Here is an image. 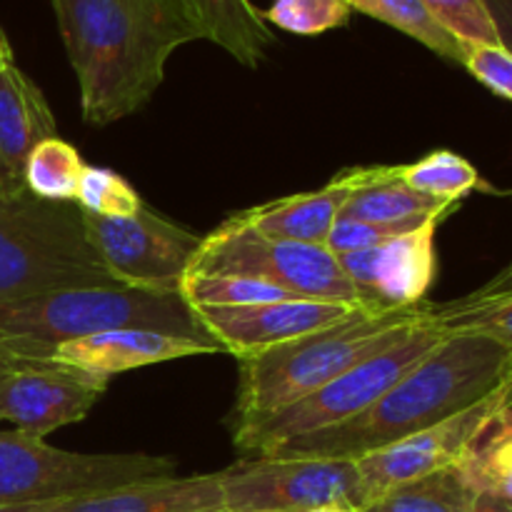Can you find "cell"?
I'll return each instance as SVG.
<instances>
[{"instance_id":"4316f807","label":"cell","mask_w":512,"mask_h":512,"mask_svg":"<svg viewBox=\"0 0 512 512\" xmlns=\"http://www.w3.org/2000/svg\"><path fill=\"white\" fill-rule=\"evenodd\" d=\"M180 295L193 310L198 308H238V305L275 303L298 295L263 280L240 275H188L180 285Z\"/></svg>"},{"instance_id":"7402d4cb","label":"cell","mask_w":512,"mask_h":512,"mask_svg":"<svg viewBox=\"0 0 512 512\" xmlns=\"http://www.w3.org/2000/svg\"><path fill=\"white\" fill-rule=\"evenodd\" d=\"M460 465L478 493L512 500V405L490 418Z\"/></svg>"},{"instance_id":"5bb4252c","label":"cell","mask_w":512,"mask_h":512,"mask_svg":"<svg viewBox=\"0 0 512 512\" xmlns=\"http://www.w3.org/2000/svg\"><path fill=\"white\" fill-rule=\"evenodd\" d=\"M355 313H360L355 305L313 298L195 310L205 330L223 345L225 353H233L238 360L253 358L303 335L333 328Z\"/></svg>"},{"instance_id":"4dcf8cb0","label":"cell","mask_w":512,"mask_h":512,"mask_svg":"<svg viewBox=\"0 0 512 512\" xmlns=\"http://www.w3.org/2000/svg\"><path fill=\"white\" fill-rule=\"evenodd\" d=\"M443 215V213H438ZM433 218V215H428ZM428 218H408L395 220V223H375V220H358V218H338L333 230L328 235L325 248L333 255L355 253V250L378 248V245L390 243V240L400 238V235L410 233V230L420 228Z\"/></svg>"},{"instance_id":"4fadbf2b","label":"cell","mask_w":512,"mask_h":512,"mask_svg":"<svg viewBox=\"0 0 512 512\" xmlns=\"http://www.w3.org/2000/svg\"><path fill=\"white\" fill-rule=\"evenodd\" d=\"M445 215H433L420 228L378 245L335 255L358 293L365 313H395L425 303L435 278V233Z\"/></svg>"},{"instance_id":"ba28073f","label":"cell","mask_w":512,"mask_h":512,"mask_svg":"<svg viewBox=\"0 0 512 512\" xmlns=\"http://www.w3.org/2000/svg\"><path fill=\"white\" fill-rule=\"evenodd\" d=\"M188 275H240L263 280L298 298L358 305V293L325 245L265 238L238 213L200 240Z\"/></svg>"},{"instance_id":"ac0fdd59","label":"cell","mask_w":512,"mask_h":512,"mask_svg":"<svg viewBox=\"0 0 512 512\" xmlns=\"http://www.w3.org/2000/svg\"><path fill=\"white\" fill-rule=\"evenodd\" d=\"M360 180H363V168L343 170L325 188L313 190V193L288 195V198L258 205V208H250L238 215L265 238L325 245L335 220L343 213L345 200L358 190Z\"/></svg>"},{"instance_id":"3957f363","label":"cell","mask_w":512,"mask_h":512,"mask_svg":"<svg viewBox=\"0 0 512 512\" xmlns=\"http://www.w3.org/2000/svg\"><path fill=\"white\" fill-rule=\"evenodd\" d=\"M430 303L395 313L350 315L333 328L275 345L265 353L240 360L233 433L290 408L328 385L368 355L388 348L430 315Z\"/></svg>"},{"instance_id":"6da1fadb","label":"cell","mask_w":512,"mask_h":512,"mask_svg":"<svg viewBox=\"0 0 512 512\" xmlns=\"http://www.w3.org/2000/svg\"><path fill=\"white\" fill-rule=\"evenodd\" d=\"M80 85L85 123L138 113L185 43L205 40L185 0H50Z\"/></svg>"},{"instance_id":"d590c367","label":"cell","mask_w":512,"mask_h":512,"mask_svg":"<svg viewBox=\"0 0 512 512\" xmlns=\"http://www.w3.org/2000/svg\"><path fill=\"white\" fill-rule=\"evenodd\" d=\"M10 65H15V60H13V48H10L8 38H5L3 28H0V73H5V70H8Z\"/></svg>"},{"instance_id":"2e32d148","label":"cell","mask_w":512,"mask_h":512,"mask_svg":"<svg viewBox=\"0 0 512 512\" xmlns=\"http://www.w3.org/2000/svg\"><path fill=\"white\" fill-rule=\"evenodd\" d=\"M58 138L55 115L43 90L18 68L0 73V190L23 193L25 165L43 140Z\"/></svg>"},{"instance_id":"8d00e7d4","label":"cell","mask_w":512,"mask_h":512,"mask_svg":"<svg viewBox=\"0 0 512 512\" xmlns=\"http://www.w3.org/2000/svg\"><path fill=\"white\" fill-rule=\"evenodd\" d=\"M40 505H8V508H0V512H38Z\"/></svg>"},{"instance_id":"d4e9b609","label":"cell","mask_w":512,"mask_h":512,"mask_svg":"<svg viewBox=\"0 0 512 512\" xmlns=\"http://www.w3.org/2000/svg\"><path fill=\"white\" fill-rule=\"evenodd\" d=\"M403 180L418 193L453 205L483 185L478 170L453 150H435L418 163L403 165Z\"/></svg>"},{"instance_id":"74e56055","label":"cell","mask_w":512,"mask_h":512,"mask_svg":"<svg viewBox=\"0 0 512 512\" xmlns=\"http://www.w3.org/2000/svg\"><path fill=\"white\" fill-rule=\"evenodd\" d=\"M305 512H353V510H343V508H318V510H305Z\"/></svg>"},{"instance_id":"d6986e66","label":"cell","mask_w":512,"mask_h":512,"mask_svg":"<svg viewBox=\"0 0 512 512\" xmlns=\"http://www.w3.org/2000/svg\"><path fill=\"white\" fill-rule=\"evenodd\" d=\"M455 205L418 193L403 180V165H373L363 168L358 190L345 200L340 218L395 223L408 218L450 213Z\"/></svg>"},{"instance_id":"9a60e30c","label":"cell","mask_w":512,"mask_h":512,"mask_svg":"<svg viewBox=\"0 0 512 512\" xmlns=\"http://www.w3.org/2000/svg\"><path fill=\"white\" fill-rule=\"evenodd\" d=\"M0 348L15 355H25V358H43L73 365V368L100 375L105 380L125 373V370L145 368V365L193 358V355L223 353V348H218V345H205L198 340L178 338V335L153 333V330H110V333L63 340V343L0 338Z\"/></svg>"},{"instance_id":"e575fe53","label":"cell","mask_w":512,"mask_h":512,"mask_svg":"<svg viewBox=\"0 0 512 512\" xmlns=\"http://www.w3.org/2000/svg\"><path fill=\"white\" fill-rule=\"evenodd\" d=\"M508 293H512V265L510 268H505L500 275H495L490 283H485L483 288L473 295H483L485 298V295H508Z\"/></svg>"},{"instance_id":"8992f818","label":"cell","mask_w":512,"mask_h":512,"mask_svg":"<svg viewBox=\"0 0 512 512\" xmlns=\"http://www.w3.org/2000/svg\"><path fill=\"white\" fill-rule=\"evenodd\" d=\"M450 333H445L430 315L410 328L400 340L388 348L368 355L353 368L345 370L328 385L315 390L308 398L298 400L290 408L260 420L258 425L233 433V445L245 455H268L283 443L318 430L333 428L355 415L365 413L373 403H378L398 380H403L425 355L433 353Z\"/></svg>"},{"instance_id":"e0dca14e","label":"cell","mask_w":512,"mask_h":512,"mask_svg":"<svg viewBox=\"0 0 512 512\" xmlns=\"http://www.w3.org/2000/svg\"><path fill=\"white\" fill-rule=\"evenodd\" d=\"M38 512H225L220 473L123 485L43 503Z\"/></svg>"},{"instance_id":"d6a6232c","label":"cell","mask_w":512,"mask_h":512,"mask_svg":"<svg viewBox=\"0 0 512 512\" xmlns=\"http://www.w3.org/2000/svg\"><path fill=\"white\" fill-rule=\"evenodd\" d=\"M503 48L512 53V0H485Z\"/></svg>"},{"instance_id":"30bf717a","label":"cell","mask_w":512,"mask_h":512,"mask_svg":"<svg viewBox=\"0 0 512 512\" xmlns=\"http://www.w3.org/2000/svg\"><path fill=\"white\" fill-rule=\"evenodd\" d=\"M85 228L103 263L120 283L160 293H180L190 260L203 240L145 205L130 218H98L85 213Z\"/></svg>"},{"instance_id":"f1b7e54d","label":"cell","mask_w":512,"mask_h":512,"mask_svg":"<svg viewBox=\"0 0 512 512\" xmlns=\"http://www.w3.org/2000/svg\"><path fill=\"white\" fill-rule=\"evenodd\" d=\"M75 203L85 213L98 215V218H130L143 208L140 195L118 173L105 168H90V165H85L83 170Z\"/></svg>"},{"instance_id":"8fae6325","label":"cell","mask_w":512,"mask_h":512,"mask_svg":"<svg viewBox=\"0 0 512 512\" xmlns=\"http://www.w3.org/2000/svg\"><path fill=\"white\" fill-rule=\"evenodd\" d=\"M108 380L73 365L25 358L0 348V420L43 440L80 423L105 395Z\"/></svg>"},{"instance_id":"cb8c5ba5","label":"cell","mask_w":512,"mask_h":512,"mask_svg":"<svg viewBox=\"0 0 512 512\" xmlns=\"http://www.w3.org/2000/svg\"><path fill=\"white\" fill-rule=\"evenodd\" d=\"M85 163L78 150L60 138H48L30 153L25 165V188L35 198L75 203Z\"/></svg>"},{"instance_id":"f546056e","label":"cell","mask_w":512,"mask_h":512,"mask_svg":"<svg viewBox=\"0 0 512 512\" xmlns=\"http://www.w3.org/2000/svg\"><path fill=\"white\" fill-rule=\"evenodd\" d=\"M420 3L460 43L500 45L485 0H420Z\"/></svg>"},{"instance_id":"5b68a950","label":"cell","mask_w":512,"mask_h":512,"mask_svg":"<svg viewBox=\"0 0 512 512\" xmlns=\"http://www.w3.org/2000/svg\"><path fill=\"white\" fill-rule=\"evenodd\" d=\"M110 330H153L223 348L180 293L133 285L68 288L0 305V338L5 340L63 343Z\"/></svg>"},{"instance_id":"7a4b0ae2","label":"cell","mask_w":512,"mask_h":512,"mask_svg":"<svg viewBox=\"0 0 512 512\" xmlns=\"http://www.w3.org/2000/svg\"><path fill=\"white\" fill-rule=\"evenodd\" d=\"M512 380V348L480 333H450L365 413L283 443L270 458L358 460L455 418Z\"/></svg>"},{"instance_id":"603a6c76","label":"cell","mask_w":512,"mask_h":512,"mask_svg":"<svg viewBox=\"0 0 512 512\" xmlns=\"http://www.w3.org/2000/svg\"><path fill=\"white\" fill-rule=\"evenodd\" d=\"M348 5L358 13L370 15V18L388 23L390 28L410 35L425 48L438 53L440 58L453 60L463 65L465 43H460L455 35H450L433 15L425 10L420 0H348Z\"/></svg>"},{"instance_id":"52a82bcc","label":"cell","mask_w":512,"mask_h":512,"mask_svg":"<svg viewBox=\"0 0 512 512\" xmlns=\"http://www.w3.org/2000/svg\"><path fill=\"white\" fill-rule=\"evenodd\" d=\"M160 455H83L53 448L20 430L0 433V508L43 505L123 485L175 478Z\"/></svg>"},{"instance_id":"1f68e13d","label":"cell","mask_w":512,"mask_h":512,"mask_svg":"<svg viewBox=\"0 0 512 512\" xmlns=\"http://www.w3.org/2000/svg\"><path fill=\"white\" fill-rule=\"evenodd\" d=\"M463 68L500 98L512 100V53L503 45L465 43Z\"/></svg>"},{"instance_id":"836d02e7","label":"cell","mask_w":512,"mask_h":512,"mask_svg":"<svg viewBox=\"0 0 512 512\" xmlns=\"http://www.w3.org/2000/svg\"><path fill=\"white\" fill-rule=\"evenodd\" d=\"M470 512H512V500H505L493 493H480Z\"/></svg>"},{"instance_id":"277c9868","label":"cell","mask_w":512,"mask_h":512,"mask_svg":"<svg viewBox=\"0 0 512 512\" xmlns=\"http://www.w3.org/2000/svg\"><path fill=\"white\" fill-rule=\"evenodd\" d=\"M123 285L90 240L78 203L0 190V305L68 288Z\"/></svg>"},{"instance_id":"484cf974","label":"cell","mask_w":512,"mask_h":512,"mask_svg":"<svg viewBox=\"0 0 512 512\" xmlns=\"http://www.w3.org/2000/svg\"><path fill=\"white\" fill-rule=\"evenodd\" d=\"M433 318L445 333H480L512 348V293L468 295L448 305H433Z\"/></svg>"},{"instance_id":"ffe728a7","label":"cell","mask_w":512,"mask_h":512,"mask_svg":"<svg viewBox=\"0 0 512 512\" xmlns=\"http://www.w3.org/2000/svg\"><path fill=\"white\" fill-rule=\"evenodd\" d=\"M203 28L205 40L233 55L245 68H260L275 35L253 0H185Z\"/></svg>"},{"instance_id":"9c48e42d","label":"cell","mask_w":512,"mask_h":512,"mask_svg":"<svg viewBox=\"0 0 512 512\" xmlns=\"http://www.w3.org/2000/svg\"><path fill=\"white\" fill-rule=\"evenodd\" d=\"M225 512H305L318 508L363 510L355 460L260 458L220 473Z\"/></svg>"},{"instance_id":"83f0119b","label":"cell","mask_w":512,"mask_h":512,"mask_svg":"<svg viewBox=\"0 0 512 512\" xmlns=\"http://www.w3.org/2000/svg\"><path fill=\"white\" fill-rule=\"evenodd\" d=\"M353 8L348 0H273L265 20L295 35H320L348 25Z\"/></svg>"},{"instance_id":"7c38bea8","label":"cell","mask_w":512,"mask_h":512,"mask_svg":"<svg viewBox=\"0 0 512 512\" xmlns=\"http://www.w3.org/2000/svg\"><path fill=\"white\" fill-rule=\"evenodd\" d=\"M508 405H512V380L498 393L463 410L455 418L355 460L360 473V488H363V510L398 485L460 463L465 453L473 448L480 430L490 423L498 410L508 408Z\"/></svg>"},{"instance_id":"44dd1931","label":"cell","mask_w":512,"mask_h":512,"mask_svg":"<svg viewBox=\"0 0 512 512\" xmlns=\"http://www.w3.org/2000/svg\"><path fill=\"white\" fill-rule=\"evenodd\" d=\"M478 495L463 465L455 463L398 485L363 512H470Z\"/></svg>"}]
</instances>
